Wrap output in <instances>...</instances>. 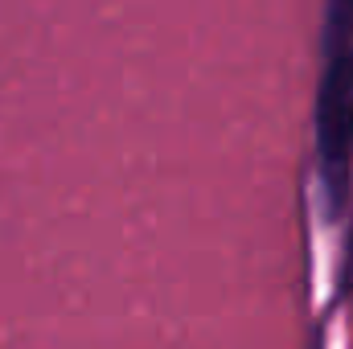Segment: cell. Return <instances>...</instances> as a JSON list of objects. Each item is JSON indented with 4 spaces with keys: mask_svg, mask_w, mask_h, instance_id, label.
I'll use <instances>...</instances> for the list:
<instances>
[{
    "mask_svg": "<svg viewBox=\"0 0 353 349\" xmlns=\"http://www.w3.org/2000/svg\"><path fill=\"white\" fill-rule=\"evenodd\" d=\"M353 157V50H341L316 94V161L321 177L337 197H345V173H350Z\"/></svg>",
    "mask_w": 353,
    "mask_h": 349,
    "instance_id": "6da1fadb",
    "label": "cell"
},
{
    "mask_svg": "<svg viewBox=\"0 0 353 349\" xmlns=\"http://www.w3.org/2000/svg\"><path fill=\"white\" fill-rule=\"evenodd\" d=\"M341 292L353 296V222H350V235H345V255H341Z\"/></svg>",
    "mask_w": 353,
    "mask_h": 349,
    "instance_id": "7a4b0ae2",
    "label": "cell"
}]
</instances>
